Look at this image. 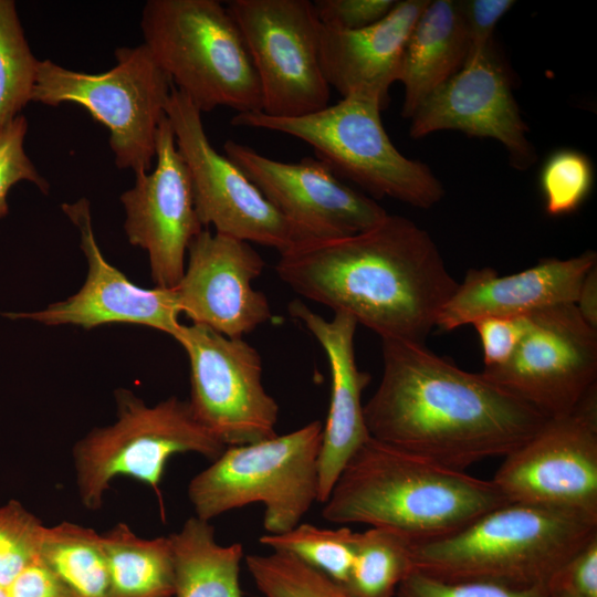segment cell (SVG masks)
Instances as JSON below:
<instances>
[{
  "mask_svg": "<svg viewBox=\"0 0 597 597\" xmlns=\"http://www.w3.org/2000/svg\"><path fill=\"white\" fill-rule=\"evenodd\" d=\"M380 383L364 405L371 438L464 471L505 457L546 417L481 373H469L426 344L383 339Z\"/></svg>",
  "mask_w": 597,
  "mask_h": 597,
  "instance_id": "cell-1",
  "label": "cell"
},
{
  "mask_svg": "<svg viewBox=\"0 0 597 597\" xmlns=\"http://www.w3.org/2000/svg\"><path fill=\"white\" fill-rule=\"evenodd\" d=\"M275 271L297 294L349 314L381 341L418 344L459 284L431 235L397 214L355 234L298 243L280 254Z\"/></svg>",
  "mask_w": 597,
  "mask_h": 597,
  "instance_id": "cell-2",
  "label": "cell"
},
{
  "mask_svg": "<svg viewBox=\"0 0 597 597\" xmlns=\"http://www.w3.org/2000/svg\"><path fill=\"white\" fill-rule=\"evenodd\" d=\"M509 503L491 480L442 467L369 437L339 473L322 516L366 524L411 542L457 532Z\"/></svg>",
  "mask_w": 597,
  "mask_h": 597,
  "instance_id": "cell-3",
  "label": "cell"
},
{
  "mask_svg": "<svg viewBox=\"0 0 597 597\" xmlns=\"http://www.w3.org/2000/svg\"><path fill=\"white\" fill-rule=\"evenodd\" d=\"M597 536V514L509 502L446 536L412 542L416 569L447 582L547 586Z\"/></svg>",
  "mask_w": 597,
  "mask_h": 597,
  "instance_id": "cell-4",
  "label": "cell"
},
{
  "mask_svg": "<svg viewBox=\"0 0 597 597\" xmlns=\"http://www.w3.org/2000/svg\"><path fill=\"white\" fill-rule=\"evenodd\" d=\"M144 44L200 113L261 112L260 83L238 24L216 0H148Z\"/></svg>",
  "mask_w": 597,
  "mask_h": 597,
  "instance_id": "cell-5",
  "label": "cell"
},
{
  "mask_svg": "<svg viewBox=\"0 0 597 597\" xmlns=\"http://www.w3.org/2000/svg\"><path fill=\"white\" fill-rule=\"evenodd\" d=\"M375 97L352 95L300 117L261 112L235 114L231 125L282 133L308 144L316 158L376 198L389 197L420 209L442 200L444 189L430 168L404 156L387 135Z\"/></svg>",
  "mask_w": 597,
  "mask_h": 597,
  "instance_id": "cell-6",
  "label": "cell"
},
{
  "mask_svg": "<svg viewBox=\"0 0 597 597\" xmlns=\"http://www.w3.org/2000/svg\"><path fill=\"white\" fill-rule=\"evenodd\" d=\"M322 433L323 423L314 420L282 436L227 447L189 483L196 516L210 522L261 503L266 534L292 530L318 503Z\"/></svg>",
  "mask_w": 597,
  "mask_h": 597,
  "instance_id": "cell-7",
  "label": "cell"
},
{
  "mask_svg": "<svg viewBox=\"0 0 597 597\" xmlns=\"http://www.w3.org/2000/svg\"><path fill=\"white\" fill-rule=\"evenodd\" d=\"M115 60L111 70L98 74L42 60L31 102L83 106L108 129L115 165L135 175L148 172L172 83L144 43L117 48Z\"/></svg>",
  "mask_w": 597,
  "mask_h": 597,
  "instance_id": "cell-8",
  "label": "cell"
},
{
  "mask_svg": "<svg viewBox=\"0 0 597 597\" xmlns=\"http://www.w3.org/2000/svg\"><path fill=\"white\" fill-rule=\"evenodd\" d=\"M115 399L116 421L93 429L73 449L78 493L90 510L101 507L117 475L147 483L161 502L159 484L171 455L196 452L214 460L227 448L195 418L188 401L169 397L148 406L123 388Z\"/></svg>",
  "mask_w": 597,
  "mask_h": 597,
  "instance_id": "cell-9",
  "label": "cell"
},
{
  "mask_svg": "<svg viewBox=\"0 0 597 597\" xmlns=\"http://www.w3.org/2000/svg\"><path fill=\"white\" fill-rule=\"evenodd\" d=\"M261 90V113L293 118L328 106L321 64L322 23L310 0H232Z\"/></svg>",
  "mask_w": 597,
  "mask_h": 597,
  "instance_id": "cell-10",
  "label": "cell"
},
{
  "mask_svg": "<svg viewBox=\"0 0 597 597\" xmlns=\"http://www.w3.org/2000/svg\"><path fill=\"white\" fill-rule=\"evenodd\" d=\"M174 338L189 359L188 404L209 432L226 447L276 436L279 406L263 386L253 346L199 324H181Z\"/></svg>",
  "mask_w": 597,
  "mask_h": 597,
  "instance_id": "cell-11",
  "label": "cell"
},
{
  "mask_svg": "<svg viewBox=\"0 0 597 597\" xmlns=\"http://www.w3.org/2000/svg\"><path fill=\"white\" fill-rule=\"evenodd\" d=\"M176 145L188 170L201 226L235 239L276 249L280 254L302 242L295 228L206 134L201 113L171 87L165 107Z\"/></svg>",
  "mask_w": 597,
  "mask_h": 597,
  "instance_id": "cell-12",
  "label": "cell"
},
{
  "mask_svg": "<svg viewBox=\"0 0 597 597\" xmlns=\"http://www.w3.org/2000/svg\"><path fill=\"white\" fill-rule=\"evenodd\" d=\"M491 481L509 502L597 514V385L506 454Z\"/></svg>",
  "mask_w": 597,
  "mask_h": 597,
  "instance_id": "cell-13",
  "label": "cell"
},
{
  "mask_svg": "<svg viewBox=\"0 0 597 597\" xmlns=\"http://www.w3.org/2000/svg\"><path fill=\"white\" fill-rule=\"evenodd\" d=\"M481 374L546 418L567 413L596 385L597 329L575 304L536 311L511 358Z\"/></svg>",
  "mask_w": 597,
  "mask_h": 597,
  "instance_id": "cell-14",
  "label": "cell"
},
{
  "mask_svg": "<svg viewBox=\"0 0 597 597\" xmlns=\"http://www.w3.org/2000/svg\"><path fill=\"white\" fill-rule=\"evenodd\" d=\"M223 150L295 228L302 242L355 234L376 226L388 214L374 199L343 182L316 157H304L297 163L279 161L232 139L224 142Z\"/></svg>",
  "mask_w": 597,
  "mask_h": 597,
  "instance_id": "cell-15",
  "label": "cell"
},
{
  "mask_svg": "<svg viewBox=\"0 0 597 597\" xmlns=\"http://www.w3.org/2000/svg\"><path fill=\"white\" fill-rule=\"evenodd\" d=\"M155 168L135 175L119 199L132 245L148 254L155 286L174 289L186 266L189 243L203 229L193 202L187 167L165 115L156 135Z\"/></svg>",
  "mask_w": 597,
  "mask_h": 597,
  "instance_id": "cell-16",
  "label": "cell"
},
{
  "mask_svg": "<svg viewBox=\"0 0 597 597\" xmlns=\"http://www.w3.org/2000/svg\"><path fill=\"white\" fill-rule=\"evenodd\" d=\"M264 264L251 243L202 229L189 243L174 287L180 312L192 324L243 338L272 316L266 296L252 286Z\"/></svg>",
  "mask_w": 597,
  "mask_h": 597,
  "instance_id": "cell-17",
  "label": "cell"
},
{
  "mask_svg": "<svg viewBox=\"0 0 597 597\" xmlns=\"http://www.w3.org/2000/svg\"><path fill=\"white\" fill-rule=\"evenodd\" d=\"M410 119L409 135L415 139L438 130H460L499 140L517 169H526L536 159L509 76L492 46L467 59L462 69L434 90Z\"/></svg>",
  "mask_w": 597,
  "mask_h": 597,
  "instance_id": "cell-18",
  "label": "cell"
},
{
  "mask_svg": "<svg viewBox=\"0 0 597 597\" xmlns=\"http://www.w3.org/2000/svg\"><path fill=\"white\" fill-rule=\"evenodd\" d=\"M62 209L80 232L81 249L88 265L84 284L75 294L41 311L6 315L48 326L76 325L86 329L107 324H135L174 337L181 325L175 289L137 286L106 261L93 231L86 198L64 203Z\"/></svg>",
  "mask_w": 597,
  "mask_h": 597,
  "instance_id": "cell-19",
  "label": "cell"
},
{
  "mask_svg": "<svg viewBox=\"0 0 597 597\" xmlns=\"http://www.w3.org/2000/svg\"><path fill=\"white\" fill-rule=\"evenodd\" d=\"M597 254L549 258L514 274L500 276L491 268L471 269L443 306L436 327L449 332L488 316L524 317L536 311L575 304Z\"/></svg>",
  "mask_w": 597,
  "mask_h": 597,
  "instance_id": "cell-20",
  "label": "cell"
},
{
  "mask_svg": "<svg viewBox=\"0 0 597 597\" xmlns=\"http://www.w3.org/2000/svg\"><path fill=\"white\" fill-rule=\"evenodd\" d=\"M289 313L317 339L329 365V408L318 460V503H324L349 458L370 437L362 402L370 375L356 363L354 337L358 324L353 316L336 312L326 320L300 300L289 304Z\"/></svg>",
  "mask_w": 597,
  "mask_h": 597,
  "instance_id": "cell-21",
  "label": "cell"
},
{
  "mask_svg": "<svg viewBox=\"0 0 597 597\" xmlns=\"http://www.w3.org/2000/svg\"><path fill=\"white\" fill-rule=\"evenodd\" d=\"M428 2L397 1L383 19L362 29L322 25L320 56L329 87L343 97H375L385 106L389 87L398 81L407 40Z\"/></svg>",
  "mask_w": 597,
  "mask_h": 597,
  "instance_id": "cell-22",
  "label": "cell"
},
{
  "mask_svg": "<svg viewBox=\"0 0 597 597\" xmlns=\"http://www.w3.org/2000/svg\"><path fill=\"white\" fill-rule=\"evenodd\" d=\"M469 53L459 1H429L405 45L398 81L404 85L401 115L411 118L420 104L458 73Z\"/></svg>",
  "mask_w": 597,
  "mask_h": 597,
  "instance_id": "cell-23",
  "label": "cell"
},
{
  "mask_svg": "<svg viewBox=\"0 0 597 597\" xmlns=\"http://www.w3.org/2000/svg\"><path fill=\"white\" fill-rule=\"evenodd\" d=\"M168 537L174 562V597H242L240 543L218 544L210 522L196 515Z\"/></svg>",
  "mask_w": 597,
  "mask_h": 597,
  "instance_id": "cell-24",
  "label": "cell"
},
{
  "mask_svg": "<svg viewBox=\"0 0 597 597\" xmlns=\"http://www.w3.org/2000/svg\"><path fill=\"white\" fill-rule=\"evenodd\" d=\"M111 597H174L175 576L169 537H138L124 523L102 535Z\"/></svg>",
  "mask_w": 597,
  "mask_h": 597,
  "instance_id": "cell-25",
  "label": "cell"
},
{
  "mask_svg": "<svg viewBox=\"0 0 597 597\" xmlns=\"http://www.w3.org/2000/svg\"><path fill=\"white\" fill-rule=\"evenodd\" d=\"M39 558L76 597H111L107 556L94 530L70 522L45 527Z\"/></svg>",
  "mask_w": 597,
  "mask_h": 597,
  "instance_id": "cell-26",
  "label": "cell"
},
{
  "mask_svg": "<svg viewBox=\"0 0 597 597\" xmlns=\"http://www.w3.org/2000/svg\"><path fill=\"white\" fill-rule=\"evenodd\" d=\"M412 542L379 527L357 533L352 572L344 585L355 597H395L400 583L415 568Z\"/></svg>",
  "mask_w": 597,
  "mask_h": 597,
  "instance_id": "cell-27",
  "label": "cell"
},
{
  "mask_svg": "<svg viewBox=\"0 0 597 597\" xmlns=\"http://www.w3.org/2000/svg\"><path fill=\"white\" fill-rule=\"evenodd\" d=\"M39 63L24 35L15 2L0 0V130L31 102Z\"/></svg>",
  "mask_w": 597,
  "mask_h": 597,
  "instance_id": "cell-28",
  "label": "cell"
},
{
  "mask_svg": "<svg viewBox=\"0 0 597 597\" xmlns=\"http://www.w3.org/2000/svg\"><path fill=\"white\" fill-rule=\"evenodd\" d=\"M357 533L348 527L323 528L298 523L281 534H263L259 541L272 551L282 552L345 585L356 552Z\"/></svg>",
  "mask_w": 597,
  "mask_h": 597,
  "instance_id": "cell-29",
  "label": "cell"
},
{
  "mask_svg": "<svg viewBox=\"0 0 597 597\" xmlns=\"http://www.w3.org/2000/svg\"><path fill=\"white\" fill-rule=\"evenodd\" d=\"M245 565L264 597H355L343 584L282 552L249 554Z\"/></svg>",
  "mask_w": 597,
  "mask_h": 597,
  "instance_id": "cell-30",
  "label": "cell"
},
{
  "mask_svg": "<svg viewBox=\"0 0 597 597\" xmlns=\"http://www.w3.org/2000/svg\"><path fill=\"white\" fill-rule=\"evenodd\" d=\"M593 181V166L586 155L573 149L555 151L540 177L546 212L556 217L575 211L589 195Z\"/></svg>",
  "mask_w": 597,
  "mask_h": 597,
  "instance_id": "cell-31",
  "label": "cell"
},
{
  "mask_svg": "<svg viewBox=\"0 0 597 597\" xmlns=\"http://www.w3.org/2000/svg\"><path fill=\"white\" fill-rule=\"evenodd\" d=\"M45 526L19 502L0 507V586L7 588L39 558Z\"/></svg>",
  "mask_w": 597,
  "mask_h": 597,
  "instance_id": "cell-32",
  "label": "cell"
},
{
  "mask_svg": "<svg viewBox=\"0 0 597 597\" xmlns=\"http://www.w3.org/2000/svg\"><path fill=\"white\" fill-rule=\"evenodd\" d=\"M395 597H549L547 586L512 587L490 582H447L413 568Z\"/></svg>",
  "mask_w": 597,
  "mask_h": 597,
  "instance_id": "cell-33",
  "label": "cell"
},
{
  "mask_svg": "<svg viewBox=\"0 0 597 597\" xmlns=\"http://www.w3.org/2000/svg\"><path fill=\"white\" fill-rule=\"evenodd\" d=\"M28 121L22 114L0 130V218L9 211L7 196L12 186L20 181L35 185L48 193L50 185L41 176L24 149Z\"/></svg>",
  "mask_w": 597,
  "mask_h": 597,
  "instance_id": "cell-34",
  "label": "cell"
},
{
  "mask_svg": "<svg viewBox=\"0 0 597 597\" xmlns=\"http://www.w3.org/2000/svg\"><path fill=\"white\" fill-rule=\"evenodd\" d=\"M479 334L484 368L498 367L514 354L527 327V316H488L472 324Z\"/></svg>",
  "mask_w": 597,
  "mask_h": 597,
  "instance_id": "cell-35",
  "label": "cell"
},
{
  "mask_svg": "<svg viewBox=\"0 0 597 597\" xmlns=\"http://www.w3.org/2000/svg\"><path fill=\"white\" fill-rule=\"evenodd\" d=\"M395 0H316L315 13L326 28L356 30L383 19L396 4Z\"/></svg>",
  "mask_w": 597,
  "mask_h": 597,
  "instance_id": "cell-36",
  "label": "cell"
},
{
  "mask_svg": "<svg viewBox=\"0 0 597 597\" xmlns=\"http://www.w3.org/2000/svg\"><path fill=\"white\" fill-rule=\"evenodd\" d=\"M547 589L577 597H597V536L558 569Z\"/></svg>",
  "mask_w": 597,
  "mask_h": 597,
  "instance_id": "cell-37",
  "label": "cell"
},
{
  "mask_svg": "<svg viewBox=\"0 0 597 597\" xmlns=\"http://www.w3.org/2000/svg\"><path fill=\"white\" fill-rule=\"evenodd\" d=\"M512 0L459 1L468 39L467 59L492 46V34L499 20L513 7Z\"/></svg>",
  "mask_w": 597,
  "mask_h": 597,
  "instance_id": "cell-38",
  "label": "cell"
},
{
  "mask_svg": "<svg viewBox=\"0 0 597 597\" xmlns=\"http://www.w3.org/2000/svg\"><path fill=\"white\" fill-rule=\"evenodd\" d=\"M9 597H76L40 558L6 588Z\"/></svg>",
  "mask_w": 597,
  "mask_h": 597,
  "instance_id": "cell-39",
  "label": "cell"
},
{
  "mask_svg": "<svg viewBox=\"0 0 597 597\" xmlns=\"http://www.w3.org/2000/svg\"><path fill=\"white\" fill-rule=\"evenodd\" d=\"M582 317L597 329V265L585 275L575 302Z\"/></svg>",
  "mask_w": 597,
  "mask_h": 597,
  "instance_id": "cell-40",
  "label": "cell"
},
{
  "mask_svg": "<svg viewBox=\"0 0 597 597\" xmlns=\"http://www.w3.org/2000/svg\"><path fill=\"white\" fill-rule=\"evenodd\" d=\"M549 597H577V596H574V595H569V594H566V593H561V591H549Z\"/></svg>",
  "mask_w": 597,
  "mask_h": 597,
  "instance_id": "cell-41",
  "label": "cell"
},
{
  "mask_svg": "<svg viewBox=\"0 0 597 597\" xmlns=\"http://www.w3.org/2000/svg\"><path fill=\"white\" fill-rule=\"evenodd\" d=\"M0 597H9L7 589L0 586Z\"/></svg>",
  "mask_w": 597,
  "mask_h": 597,
  "instance_id": "cell-42",
  "label": "cell"
}]
</instances>
